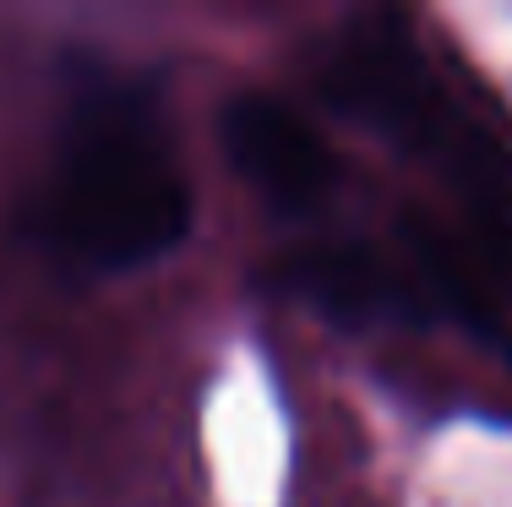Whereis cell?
Wrapping results in <instances>:
<instances>
[{
	"instance_id": "6da1fadb",
	"label": "cell",
	"mask_w": 512,
	"mask_h": 507,
	"mask_svg": "<svg viewBox=\"0 0 512 507\" xmlns=\"http://www.w3.org/2000/svg\"><path fill=\"white\" fill-rule=\"evenodd\" d=\"M186 224L191 191L153 115L131 99L82 110L44 191V235L55 251L93 273H126L175 251Z\"/></svg>"
},
{
	"instance_id": "7a4b0ae2",
	"label": "cell",
	"mask_w": 512,
	"mask_h": 507,
	"mask_svg": "<svg viewBox=\"0 0 512 507\" xmlns=\"http://www.w3.org/2000/svg\"><path fill=\"white\" fill-rule=\"evenodd\" d=\"M322 93L333 110L355 115L376 137L442 164L469 191V213H512L507 153L458 110V99L436 82L425 50L398 22L344 33L322 66Z\"/></svg>"
},
{
	"instance_id": "3957f363",
	"label": "cell",
	"mask_w": 512,
	"mask_h": 507,
	"mask_svg": "<svg viewBox=\"0 0 512 507\" xmlns=\"http://www.w3.org/2000/svg\"><path fill=\"white\" fill-rule=\"evenodd\" d=\"M224 153L240 180L284 213H306L333 191L338 164L327 142L306 126V115L289 110L273 93H235L224 104Z\"/></svg>"
},
{
	"instance_id": "277c9868",
	"label": "cell",
	"mask_w": 512,
	"mask_h": 507,
	"mask_svg": "<svg viewBox=\"0 0 512 507\" xmlns=\"http://www.w3.org/2000/svg\"><path fill=\"white\" fill-rule=\"evenodd\" d=\"M273 273L295 295H306L316 311L349 322V328H398V322H425L436 311V295L425 289V279H414L382 251L355 246V240L284 251Z\"/></svg>"
}]
</instances>
